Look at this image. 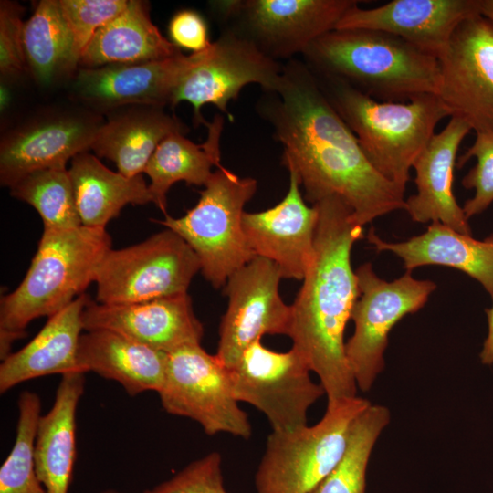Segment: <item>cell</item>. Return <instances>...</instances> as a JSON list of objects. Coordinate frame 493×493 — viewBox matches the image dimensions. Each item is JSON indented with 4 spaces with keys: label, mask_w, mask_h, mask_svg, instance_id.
Listing matches in <instances>:
<instances>
[{
    "label": "cell",
    "mask_w": 493,
    "mask_h": 493,
    "mask_svg": "<svg viewBox=\"0 0 493 493\" xmlns=\"http://www.w3.org/2000/svg\"><path fill=\"white\" fill-rule=\"evenodd\" d=\"M256 110L283 145L282 164L297 174L312 205L338 197L362 226L404 209L405 190L373 168L302 60L283 63L277 89L263 92Z\"/></svg>",
    "instance_id": "obj_1"
},
{
    "label": "cell",
    "mask_w": 493,
    "mask_h": 493,
    "mask_svg": "<svg viewBox=\"0 0 493 493\" xmlns=\"http://www.w3.org/2000/svg\"><path fill=\"white\" fill-rule=\"evenodd\" d=\"M313 205L318 212L314 255L291 305L288 337L318 375L328 403H335L357 396L344 332L359 297L351 249L364 233L340 198L328 197Z\"/></svg>",
    "instance_id": "obj_2"
},
{
    "label": "cell",
    "mask_w": 493,
    "mask_h": 493,
    "mask_svg": "<svg viewBox=\"0 0 493 493\" xmlns=\"http://www.w3.org/2000/svg\"><path fill=\"white\" fill-rule=\"evenodd\" d=\"M318 76L338 79L381 101L437 94L439 61L403 38L371 29H333L301 54Z\"/></svg>",
    "instance_id": "obj_3"
},
{
    "label": "cell",
    "mask_w": 493,
    "mask_h": 493,
    "mask_svg": "<svg viewBox=\"0 0 493 493\" xmlns=\"http://www.w3.org/2000/svg\"><path fill=\"white\" fill-rule=\"evenodd\" d=\"M106 228H44L37 250L19 286L0 300V359L11 353L28 324L51 317L84 294L112 248Z\"/></svg>",
    "instance_id": "obj_4"
},
{
    "label": "cell",
    "mask_w": 493,
    "mask_h": 493,
    "mask_svg": "<svg viewBox=\"0 0 493 493\" xmlns=\"http://www.w3.org/2000/svg\"><path fill=\"white\" fill-rule=\"evenodd\" d=\"M315 77L373 168L405 190L414 161L436 125L450 117L438 96L422 94L405 102L381 101L338 79Z\"/></svg>",
    "instance_id": "obj_5"
},
{
    "label": "cell",
    "mask_w": 493,
    "mask_h": 493,
    "mask_svg": "<svg viewBox=\"0 0 493 493\" xmlns=\"http://www.w3.org/2000/svg\"><path fill=\"white\" fill-rule=\"evenodd\" d=\"M257 181L240 177L222 164L214 171L197 204L181 217L168 214L156 223L179 235L194 251L200 270L215 288L256 256L242 226L244 207L257 191Z\"/></svg>",
    "instance_id": "obj_6"
},
{
    "label": "cell",
    "mask_w": 493,
    "mask_h": 493,
    "mask_svg": "<svg viewBox=\"0 0 493 493\" xmlns=\"http://www.w3.org/2000/svg\"><path fill=\"white\" fill-rule=\"evenodd\" d=\"M371 404L360 396L328 403L314 425L272 431L256 472L257 493H309L340 462L355 419Z\"/></svg>",
    "instance_id": "obj_7"
},
{
    "label": "cell",
    "mask_w": 493,
    "mask_h": 493,
    "mask_svg": "<svg viewBox=\"0 0 493 493\" xmlns=\"http://www.w3.org/2000/svg\"><path fill=\"white\" fill-rule=\"evenodd\" d=\"M356 0H220L210 3L221 30L252 43L268 58H294L336 28Z\"/></svg>",
    "instance_id": "obj_8"
},
{
    "label": "cell",
    "mask_w": 493,
    "mask_h": 493,
    "mask_svg": "<svg viewBox=\"0 0 493 493\" xmlns=\"http://www.w3.org/2000/svg\"><path fill=\"white\" fill-rule=\"evenodd\" d=\"M194 251L165 228L146 240L110 249L96 277V301L128 304L187 293L200 270Z\"/></svg>",
    "instance_id": "obj_9"
},
{
    "label": "cell",
    "mask_w": 493,
    "mask_h": 493,
    "mask_svg": "<svg viewBox=\"0 0 493 493\" xmlns=\"http://www.w3.org/2000/svg\"><path fill=\"white\" fill-rule=\"evenodd\" d=\"M355 273L359 297L351 318L354 331L345 343V352L357 387L367 392L383 370L391 330L404 316L421 309L436 284L416 279L411 271L387 281L377 276L369 262Z\"/></svg>",
    "instance_id": "obj_10"
},
{
    "label": "cell",
    "mask_w": 493,
    "mask_h": 493,
    "mask_svg": "<svg viewBox=\"0 0 493 493\" xmlns=\"http://www.w3.org/2000/svg\"><path fill=\"white\" fill-rule=\"evenodd\" d=\"M158 394L164 411L195 421L209 435L226 433L244 439L251 435L247 414L234 394L229 368L201 343L167 353Z\"/></svg>",
    "instance_id": "obj_11"
},
{
    "label": "cell",
    "mask_w": 493,
    "mask_h": 493,
    "mask_svg": "<svg viewBox=\"0 0 493 493\" xmlns=\"http://www.w3.org/2000/svg\"><path fill=\"white\" fill-rule=\"evenodd\" d=\"M229 370L236 400L262 412L275 432L307 426L309 407L325 394L322 385L312 381L308 362L294 348L278 352L257 341Z\"/></svg>",
    "instance_id": "obj_12"
},
{
    "label": "cell",
    "mask_w": 493,
    "mask_h": 493,
    "mask_svg": "<svg viewBox=\"0 0 493 493\" xmlns=\"http://www.w3.org/2000/svg\"><path fill=\"white\" fill-rule=\"evenodd\" d=\"M283 63L263 54L243 37L221 30L218 38L204 51L200 60L186 73L177 87L172 107L182 101L193 107L194 123L206 124L201 113L206 104L216 107L230 121L228 103L236 100L241 89L257 84L263 92L277 89Z\"/></svg>",
    "instance_id": "obj_13"
},
{
    "label": "cell",
    "mask_w": 493,
    "mask_h": 493,
    "mask_svg": "<svg viewBox=\"0 0 493 493\" xmlns=\"http://www.w3.org/2000/svg\"><path fill=\"white\" fill-rule=\"evenodd\" d=\"M281 278L275 263L255 257L226 280L228 305L215 355L227 368L235 366L243 351L264 335L288 336L292 309L279 295Z\"/></svg>",
    "instance_id": "obj_14"
},
{
    "label": "cell",
    "mask_w": 493,
    "mask_h": 493,
    "mask_svg": "<svg viewBox=\"0 0 493 493\" xmlns=\"http://www.w3.org/2000/svg\"><path fill=\"white\" fill-rule=\"evenodd\" d=\"M103 123L101 114L86 108L47 110L21 122L1 139V185L10 188L31 173L66 166L90 150Z\"/></svg>",
    "instance_id": "obj_15"
},
{
    "label": "cell",
    "mask_w": 493,
    "mask_h": 493,
    "mask_svg": "<svg viewBox=\"0 0 493 493\" xmlns=\"http://www.w3.org/2000/svg\"><path fill=\"white\" fill-rule=\"evenodd\" d=\"M437 96L475 131L493 130V24L479 14L454 31L439 57Z\"/></svg>",
    "instance_id": "obj_16"
},
{
    "label": "cell",
    "mask_w": 493,
    "mask_h": 493,
    "mask_svg": "<svg viewBox=\"0 0 493 493\" xmlns=\"http://www.w3.org/2000/svg\"><path fill=\"white\" fill-rule=\"evenodd\" d=\"M203 53L186 56L180 51L142 63L81 68L72 91L86 109L99 114L134 105L172 106L177 87Z\"/></svg>",
    "instance_id": "obj_17"
},
{
    "label": "cell",
    "mask_w": 493,
    "mask_h": 493,
    "mask_svg": "<svg viewBox=\"0 0 493 493\" xmlns=\"http://www.w3.org/2000/svg\"><path fill=\"white\" fill-rule=\"evenodd\" d=\"M82 324L85 331H115L165 353L201 343L204 335L188 293L128 304L89 299L82 312Z\"/></svg>",
    "instance_id": "obj_18"
},
{
    "label": "cell",
    "mask_w": 493,
    "mask_h": 493,
    "mask_svg": "<svg viewBox=\"0 0 493 493\" xmlns=\"http://www.w3.org/2000/svg\"><path fill=\"white\" fill-rule=\"evenodd\" d=\"M285 197L275 206L257 213L245 212L242 226L256 257L275 263L282 278L303 279L313 258L318 212L309 206L292 170Z\"/></svg>",
    "instance_id": "obj_19"
},
{
    "label": "cell",
    "mask_w": 493,
    "mask_h": 493,
    "mask_svg": "<svg viewBox=\"0 0 493 493\" xmlns=\"http://www.w3.org/2000/svg\"><path fill=\"white\" fill-rule=\"evenodd\" d=\"M478 14V0H393L350 9L335 29H371L403 38L439 58L458 25Z\"/></svg>",
    "instance_id": "obj_20"
},
{
    "label": "cell",
    "mask_w": 493,
    "mask_h": 493,
    "mask_svg": "<svg viewBox=\"0 0 493 493\" xmlns=\"http://www.w3.org/2000/svg\"><path fill=\"white\" fill-rule=\"evenodd\" d=\"M471 130L463 119L450 117L446 127L433 135L414 161L416 194L405 200L404 206L413 221L440 222L472 236L468 219L453 192L457 152Z\"/></svg>",
    "instance_id": "obj_21"
},
{
    "label": "cell",
    "mask_w": 493,
    "mask_h": 493,
    "mask_svg": "<svg viewBox=\"0 0 493 493\" xmlns=\"http://www.w3.org/2000/svg\"><path fill=\"white\" fill-rule=\"evenodd\" d=\"M367 240L378 252L400 257L406 271L427 265L460 270L478 281L493 300V234L477 240L434 222L425 233L401 242L384 241L371 227Z\"/></svg>",
    "instance_id": "obj_22"
},
{
    "label": "cell",
    "mask_w": 493,
    "mask_h": 493,
    "mask_svg": "<svg viewBox=\"0 0 493 493\" xmlns=\"http://www.w3.org/2000/svg\"><path fill=\"white\" fill-rule=\"evenodd\" d=\"M89 297L82 294L49 317L40 331L22 349L11 352L0 364V393L49 374L83 372L77 360L82 312ZM85 373V372H84Z\"/></svg>",
    "instance_id": "obj_23"
},
{
    "label": "cell",
    "mask_w": 493,
    "mask_h": 493,
    "mask_svg": "<svg viewBox=\"0 0 493 493\" xmlns=\"http://www.w3.org/2000/svg\"><path fill=\"white\" fill-rule=\"evenodd\" d=\"M188 128L164 108L134 105L119 109L99 130L90 150L113 162L118 172L135 177L143 171L154 151L168 135Z\"/></svg>",
    "instance_id": "obj_24"
},
{
    "label": "cell",
    "mask_w": 493,
    "mask_h": 493,
    "mask_svg": "<svg viewBox=\"0 0 493 493\" xmlns=\"http://www.w3.org/2000/svg\"><path fill=\"white\" fill-rule=\"evenodd\" d=\"M77 360L83 372L116 381L130 395L158 393L167 369V353L108 330L82 333Z\"/></svg>",
    "instance_id": "obj_25"
},
{
    "label": "cell",
    "mask_w": 493,
    "mask_h": 493,
    "mask_svg": "<svg viewBox=\"0 0 493 493\" xmlns=\"http://www.w3.org/2000/svg\"><path fill=\"white\" fill-rule=\"evenodd\" d=\"M84 374L62 375L52 407L37 424L36 468L47 493L68 492L76 458V412L84 393Z\"/></svg>",
    "instance_id": "obj_26"
},
{
    "label": "cell",
    "mask_w": 493,
    "mask_h": 493,
    "mask_svg": "<svg viewBox=\"0 0 493 493\" xmlns=\"http://www.w3.org/2000/svg\"><path fill=\"white\" fill-rule=\"evenodd\" d=\"M180 49L152 23L148 2L129 0L126 8L95 33L79 65L97 68L166 58Z\"/></svg>",
    "instance_id": "obj_27"
},
{
    "label": "cell",
    "mask_w": 493,
    "mask_h": 493,
    "mask_svg": "<svg viewBox=\"0 0 493 493\" xmlns=\"http://www.w3.org/2000/svg\"><path fill=\"white\" fill-rule=\"evenodd\" d=\"M68 173L84 226L106 228L125 205L152 203L142 174L127 177L113 172L89 152L71 159Z\"/></svg>",
    "instance_id": "obj_28"
},
{
    "label": "cell",
    "mask_w": 493,
    "mask_h": 493,
    "mask_svg": "<svg viewBox=\"0 0 493 493\" xmlns=\"http://www.w3.org/2000/svg\"><path fill=\"white\" fill-rule=\"evenodd\" d=\"M225 121L221 114L206 122L207 138L196 144L184 133L168 135L158 145L143 173L150 178L149 191L152 203L167 215V193L177 182L205 186L220 163V138Z\"/></svg>",
    "instance_id": "obj_29"
},
{
    "label": "cell",
    "mask_w": 493,
    "mask_h": 493,
    "mask_svg": "<svg viewBox=\"0 0 493 493\" xmlns=\"http://www.w3.org/2000/svg\"><path fill=\"white\" fill-rule=\"evenodd\" d=\"M26 65L40 84H49L74 72L79 65L71 32L58 0L40 1L25 22L23 31Z\"/></svg>",
    "instance_id": "obj_30"
},
{
    "label": "cell",
    "mask_w": 493,
    "mask_h": 493,
    "mask_svg": "<svg viewBox=\"0 0 493 493\" xmlns=\"http://www.w3.org/2000/svg\"><path fill=\"white\" fill-rule=\"evenodd\" d=\"M389 409L371 404L355 419L337 466L309 493H365L372 451L390 422Z\"/></svg>",
    "instance_id": "obj_31"
},
{
    "label": "cell",
    "mask_w": 493,
    "mask_h": 493,
    "mask_svg": "<svg viewBox=\"0 0 493 493\" xmlns=\"http://www.w3.org/2000/svg\"><path fill=\"white\" fill-rule=\"evenodd\" d=\"M9 189L12 196L37 211L44 228L72 229L82 226L66 166L31 173Z\"/></svg>",
    "instance_id": "obj_32"
},
{
    "label": "cell",
    "mask_w": 493,
    "mask_h": 493,
    "mask_svg": "<svg viewBox=\"0 0 493 493\" xmlns=\"http://www.w3.org/2000/svg\"><path fill=\"white\" fill-rule=\"evenodd\" d=\"M18 418L12 450L0 467V493H47L39 480L35 442L41 416V400L30 391L17 399Z\"/></svg>",
    "instance_id": "obj_33"
},
{
    "label": "cell",
    "mask_w": 493,
    "mask_h": 493,
    "mask_svg": "<svg viewBox=\"0 0 493 493\" xmlns=\"http://www.w3.org/2000/svg\"><path fill=\"white\" fill-rule=\"evenodd\" d=\"M471 158H476L477 163L462 180L466 189L475 191L462 206L467 219L484 212L493 202V130L476 131L474 142L459 157L456 166H463Z\"/></svg>",
    "instance_id": "obj_34"
},
{
    "label": "cell",
    "mask_w": 493,
    "mask_h": 493,
    "mask_svg": "<svg viewBox=\"0 0 493 493\" xmlns=\"http://www.w3.org/2000/svg\"><path fill=\"white\" fill-rule=\"evenodd\" d=\"M71 32L74 52L80 58L95 33L122 12L129 0H58Z\"/></svg>",
    "instance_id": "obj_35"
},
{
    "label": "cell",
    "mask_w": 493,
    "mask_h": 493,
    "mask_svg": "<svg viewBox=\"0 0 493 493\" xmlns=\"http://www.w3.org/2000/svg\"><path fill=\"white\" fill-rule=\"evenodd\" d=\"M221 463L220 454L212 452L191 462L168 480L143 493H227Z\"/></svg>",
    "instance_id": "obj_36"
},
{
    "label": "cell",
    "mask_w": 493,
    "mask_h": 493,
    "mask_svg": "<svg viewBox=\"0 0 493 493\" xmlns=\"http://www.w3.org/2000/svg\"><path fill=\"white\" fill-rule=\"evenodd\" d=\"M24 8L17 3L1 1L0 4V72L5 79L19 77L26 65L22 20Z\"/></svg>",
    "instance_id": "obj_37"
},
{
    "label": "cell",
    "mask_w": 493,
    "mask_h": 493,
    "mask_svg": "<svg viewBox=\"0 0 493 493\" xmlns=\"http://www.w3.org/2000/svg\"><path fill=\"white\" fill-rule=\"evenodd\" d=\"M168 32L171 42L179 49L199 53L206 50L212 44L205 19L194 10L184 9L176 12L170 20Z\"/></svg>",
    "instance_id": "obj_38"
},
{
    "label": "cell",
    "mask_w": 493,
    "mask_h": 493,
    "mask_svg": "<svg viewBox=\"0 0 493 493\" xmlns=\"http://www.w3.org/2000/svg\"><path fill=\"white\" fill-rule=\"evenodd\" d=\"M488 316V331L479 354L483 364H493V306L486 310Z\"/></svg>",
    "instance_id": "obj_39"
},
{
    "label": "cell",
    "mask_w": 493,
    "mask_h": 493,
    "mask_svg": "<svg viewBox=\"0 0 493 493\" xmlns=\"http://www.w3.org/2000/svg\"><path fill=\"white\" fill-rule=\"evenodd\" d=\"M478 14L493 24V0H478Z\"/></svg>",
    "instance_id": "obj_40"
},
{
    "label": "cell",
    "mask_w": 493,
    "mask_h": 493,
    "mask_svg": "<svg viewBox=\"0 0 493 493\" xmlns=\"http://www.w3.org/2000/svg\"><path fill=\"white\" fill-rule=\"evenodd\" d=\"M101 493H121L117 490H114V489H106L104 491H102Z\"/></svg>",
    "instance_id": "obj_41"
}]
</instances>
